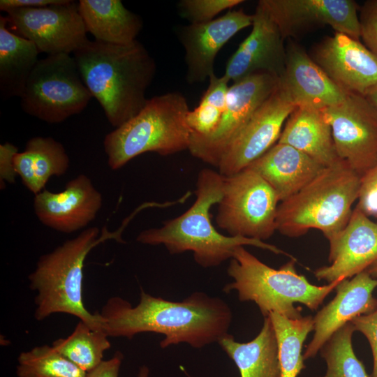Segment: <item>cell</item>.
Segmentation results:
<instances>
[{"instance_id":"3957f363","label":"cell","mask_w":377,"mask_h":377,"mask_svg":"<svg viewBox=\"0 0 377 377\" xmlns=\"http://www.w3.org/2000/svg\"><path fill=\"white\" fill-rule=\"evenodd\" d=\"M224 176L205 168L198 174L196 196L184 213L163 222L160 228L142 231L136 240L143 244L163 245L171 254L191 251L195 261L202 267H213L233 257L239 246H253L276 254L294 257L264 241L239 236H226L216 230L211 221L210 210L220 201Z\"/></svg>"},{"instance_id":"44dd1931","label":"cell","mask_w":377,"mask_h":377,"mask_svg":"<svg viewBox=\"0 0 377 377\" xmlns=\"http://www.w3.org/2000/svg\"><path fill=\"white\" fill-rule=\"evenodd\" d=\"M286 68L279 86L296 107L318 110L341 103L349 93L333 82L297 43L286 45Z\"/></svg>"},{"instance_id":"83f0119b","label":"cell","mask_w":377,"mask_h":377,"mask_svg":"<svg viewBox=\"0 0 377 377\" xmlns=\"http://www.w3.org/2000/svg\"><path fill=\"white\" fill-rule=\"evenodd\" d=\"M270 317L277 339L281 377H297L304 364L302 350L308 334L313 330V318L311 316L288 318L277 313Z\"/></svg>"},{"instance_id":"d6a6232c","label":"cell","mask_w":377,"mask_h":377,"mask_svg":"<svg viewBox=\"0 0 377 377\" xmlns=\"http://www.w3.org/2000/svg\"><path fill=\"white\" fill-rule=\"evenodd\" d=\"M243 2V0H181L177 8L180 16L190 24H202L214 20L219 13Z\"/></svg>"},{"instance_id":"4316f807","label":"cell","mask_w":377,"mask_h":377,"mask_svg":"<svg viewBox=\"0 0 377 377\" xmlns=\"http://www.w3.org/2000/svg\"><path fill=\"white\" fill-rule=\"evenodd\" d=\"M8 17L0 16V94L2 99L21 97L39 61V50L29 40L8 29Z\"/></svg>"},{"instance_id":"484cf974","label":"cell","mask_w":377,"mask_h":377,"mask_svg":"<svg viewBox=\"0 0 377 377\" xmlns=\"http://www.w3.org/2000/svg\"><path fill=\"white\" fill-rule=\"evenodd\" d=\"M234 361L241 377H281L279 346L270 317H264L260 332L252 341L237 342L226 334L218 341Z\"/></svg>"},{"instance_id":"836d02e7","label":"cell","mask_w":377,"mask_h":377,"mask_svg":"<svg viewBox=\"0 0 377 377\" xmlns=\"http://www.w3.org/2000/svg\"><path fill=\"white\" fill-rule=\"evenodd\" d=\"M369 217L377 219V163L361 176L356 207Z\"/></svg>"},{"instance_id":"7402d4cb","label":"cell","mask_w":377,"mask_h":377,"mask_svg":"<svg viewBox=\"0 0 377 377\" xmlns=\"http://www.w3.org/2000/svg\"><path fill=\"white\" fill-rule=\"evenodd\" d=\"M325 168L302 151L276 142L246 168L267 182L280 203L302 190Z\"/></svg>"},{"instance_id":"d590c367","label":"cell","mask_w":377,"mask_h":377,"mask_svg":"<svg viewBox=\"0 0 377 377\" xmlns=\"http://www.w3.org/2000/svg\"><path fill=\"white\" fill-rule=\"evenodd\" d=\"M350 323L355 330L364 334L370 344L373 355L371 377H377V309L369 314L359 316Z\"/></svg>"},{"instance_id":"f546056e","label":"cell","mask_w":377,"mask_h":377,"mask_svg":"<svg viewBox=\"0 0 377 377\" xmlns=\"http://www.w3.org/2000/svg\"><path fill=\"white\" fill-rule=\"evenodd\" d=\"M209 80L199 105L189 110L186 116L191 135L196 137L209 136L216 130L226 105L228 79L224 75L218 77L213 73Z\"/></svg>"},{"instance_id":"ffe728a7","label":"cell","mask_w":377,"mask_h":377,"mask_svg":"<svg viewBox=\"0 0 377 377\" xmlns=\"http://www.w3.org/2000/svg\"><path fill=\"white\" fill-rule=\"evenodd\" d=\"M376 288L377 279L367 270L341 280L335 288L334 299L313 317L314 334L306 346L304 360L315 357L332 334L353 318L376 311L377 299L373 295Z\"/></svg>"},{"instance_id":"5b68a950","label":"cell","mask_w":377,"mask_h":377,"mask_svg":"<svg viewBox=\"0 0 377 377\" xmlns=\"http://www.w3.org/2000/svg\"><path fill=\"white\" fill-rule=\"evenodd\" d=\"M361 176L340 160L279 204L276 230L297 237L317 229L330 239L347 225L357 200Z\"/></svg>"},{"instance_id":"74e56055","label":"cell","mask_w":377,"mask_h":377,"mask_svg":"<svg viewBox=\"0 0 377 377\" xmlns=\"http://www.w3.org/2000/svg\"><path fill=\"white\" fill-rule=\"evenodd\" d=\"M123 355L117 351L108 360H103L97 367L87 372L85 377H118Z\"/></svg>"},{"instance_id":"52a82bcc","label":"cell","mask_w":377,"mask_h":377,"mask_svg":"<svg viewBox=\"0 0 377 377\" xmlns=\"http://www.w3.org/2000/svg\"><path fill=\"white\" fill-rule=\"evenodd\" d=\"M186 98L169 92L148 99L142 110L103 140L108 165L116 170L146 152L161 156L188 149L191 131Z\"/></svg>"},{"instance_id":"d6986e66","label":"cell","mask_w":377,"mask_h":377,"mask_svg":"<svg viewBox=\"0 0 377 377\" xmlns=\"http://www.w3.org/2000/svg\"><path fill=\"white\" fill-rule=\"evenodd\" d=\"M102 205L101 193L88 176L81 174L69 181L61 192L44 189L36 195L34 209L43 225L68 234L87 226Z\"/></svg>"},{"instance_id":"b9f144b4","label":"cell","mask_w":377,"mask_h":377,"mask_svg":"<svg viewBox=\"0 0 377 377\" xmlns=\"http://www.w3.org/2000/svg\"><path fill=\"white\" fill-rule=\"evenodd\" d=\"M149 376V369L146 366H142L140 367L138 377H148Z\"/></svg>"},{"instance_id":"9a60e30c","label":"cell","mask_w":377,"mask_h":377,"mask_svg":"<svg viewBox=\"0 0 377 377\" xmlns=\"http://www.w3.org/2000/svg\"><path fill=\"white\" fill-rule=\"evenodd\" d=\"M311 58L348 93L366 96L377 85V57L358 40L335 32L318 43Z\"/></svg>"},{"instance_id":"60d3db41","label":"cell","mask_w":377,"mask_h":377,"mask_svg":"<svg viewBox=\"0 0 377 377\" xmlns=\"http://www.w3.org/2000/svg\"><path fill=\"white\" fill-rule=\"evenodd\" d=\"M367 271L370 274V275L375 279H377V261L374 263Z\"/></svg>"},{"instance_id":"7a4b0ae2","label":"cell","mask_w":377,"mask_h":377,"mask_svg":"<svg viewBox=\"0 0 377 377\" xmlns=\"http://www.w3.org/2000/svg\"><path fill=\"white\" fill-rule=\"evenodd\" d=\"M73 57L84 84L115 128L146 104V90L153 81L156 66L138 40L128 45L89 40L73 52Z\"/></svg>"},{"instance_id":"e0dca14e","label":"cell","mask_w":377,"mask_h":377,"mask_svg":"<svg viewBox=\"0 0 377 377\" xmlns=\"http://www.w3.org/2000/svg\"><path fill=\"white\" fill-rule=\"evenodd\" d=\"M328 241L330 265L315 270L318 280L350 279L377 261V223L357 207L345 228Z\"/></svg>"},{"instance_id":"d4e9b609","label":"cell","mask_w":377,"mask_h":377,"mask_svg":"<svg viewBox=\"0 0 377 377\" xmlns=\"http://www.w3.org/2000/svg\"><path fill=\"white\" fill-rule=\"evenodd\" d=\"M15 171L35 195L45 189L50 178L60 177L69 168L70 159L61 143L51 137H34L24 150L13 158Z\"/></svg>"},{"instance_id":"7c38bea8","label":"cell","mask_w":377,"mask_h":377,"mask_svg":"<svg viewBox=\"0 0 377 377\" xmlns=\"http://www.w3.org/2000/svg\"><path fill=\"white\" fill-rule=\"evenodd\" d=\"M9 22L22 37L35 44L47 55L74 52L89 40L79 12L78 3L38 8H20L6 12Z\"/></svg>"},{"instance_id":"1f68e13d","label":"cell","mask_w":377,"mask_h":377,"mask_svg":"<svg viewBox=\"0 0 377 377\" xmlns=\"http://www.w3.org/2000/svg\"><path fill=\"white\" fill-rule=\"evenodd\" d=\"M349 322L335 332L320 350L327 371L318 377H369L355 354L352 337L355 332Z\"/></svg>"},{"instance_id":"9c48e42d","label":"cell","mask_w":377,"mask_h":377,"mask_svg":"<svg viewBox=\"0 0 377 377\" xmlns=\"http://www.w3.org/2000/svg\"><path fill=\"white\" fill-rule=\"evenodd\" d=\"M279 204L276 193L267 182L253 170L245 168L224 177L216 222L229 236L264 241L276 231Z\"/></svg>"},{"instance_id":"2e32d148","label":"cell","mask_w":377,"mask_h":377,"mask_svg":"<svg viewBox=\"0 0 377 377\" xmlns=\"http://www.w3.org/2000/svg\"><path fill=\"white\" fill-rule=\"evenodd\" d=\"M252 30L229 59L223 75L233 82L257 73L280 78L286 68V47L278 27L258 2Z\"/></svg>"},{"instance_id":"4dcf8cb0","label":"cell","mask_w":377,"mask_h":377,"mask_svg":"<svg viewBox=\"0 0 377 377\" xmlns=\"http://www.w3.org/2000/svg\"><path fill=\"white\" fill-rule=\"evenodd\" d=\"M86 374L52 346H36L17 357V377H85Z\"/></svg>"},{"instance_id":"277c9868","label":"cell","mask_w":377,"mask_h":377,"mask_svg":"<svg viewBox=\"0 0 377 377\" xmlns=\"http://www.w3.org/2000/svg\"><path fill=\"white\" fill-rule=\"evenodd\" d=\"M295 261L290 259L276 269L239 246L227 269L233 281L226 284L223 291L235 290L241 302H255L264 317L277 313L288 318H299L302 316V308L295 307V303L316 310L341 280L321 286L313 285L298 274Z\"/></svg>"},{"instance_id":"6da1fadb","label":"cell","mask_w":377,"mask_h":377,"mask_svg":"<svg viewBox=\"0 0 377 377\" xmlns=\"http://www.w3.org/2000/svg\"><path fill=\"white\" fill-rule=\"evenodd\" d=\"M99 313L103 319V331L108 337L131 339L142 332H154L165 337L160 346L186 343L196 348L218 342L228 334L232 311L217 297L195 292L181 302L154 297L140 290L136 306L123 298L110 297Z\"/></svg>"},{"instance_id":"8992f818","label":"cell","mask_w":377,"mask_h":377,"mask_svg":"<svg viewBox=\"0 0 377 377\" xmlns=\"http://www.w3.org/2000/svg\"><path fill=\"white\" fill-rule=\"evenodd\" d=\"M99 235L98 227L87 228L39 258L28 277L30 288L36 292L34 317L37 320L57 313H68L94 330H103V319L99 311L90 313L82 299L84 260L94 246L108 238Z\"/></svg>"},{"instance_id":"ac0fdd59","label":"cell","mask_w":377,"mask_h":377,"mask_svg":"<svg viewBox=\"0 0 377 377\" xmlns=\"http://www.w3.org/2000/svg\"><path fill=\"white\" fill-rule=\"evenodd\" d=\"M253 15L242 10H230L208 22L180 27L178 38L185 50L186 81L202 82L214 73L215 58L237 32L252 25Z\"/></svg>"},{"instance_id":"603a6c76","label":"cell","mask_w":377,"mask_h":377,"mask_svg":"<svg viewBox=\"0 0 377 377\" xmlns=\"http://www.w3.org/2000/svg\"><path fill=\"white\" fill-rule=\"evenodd\" d=\"M277 142L302 151L325 168L341 160L331 127L320 110L296 108L286 120Z\"/></svg>"},{"instance_id":"e575fe53","label":"cell","mask_w":377,"mask_h":377,"mask_svg":"<svg viewBox=\"0 0 377 377\" xmlns=\"http://www.w3.org/2000/svg\"><path fill=\"white\" fill-rule=\"evenodd\" d=\"M360 38L377 57V0L366 1L360 8Z\"/></svg>"},{"instance_id":"30bf717a","label":"cell","mask_w":377,"mask_h":377,"mask_svg":"<svg viewBox=\"0 0 377 377\" xmlns=\"http://www.w3.org/2000/svg\"><path fill=\"white\" fill-rule=\"evenodd\" d=\"M279 78L257 73L234 82L229 87L226 105L216 130L209 136L191 135L192 156L218 167L223 154L256 110L279 86Z\"/></svg>"},{"instance_id":"f35d334b","label":"cell","mask_w":377,"mask_h":377,"mask_svg":"<svg viewBox=\"0 0 377 377\" xmlns=\"http://www.w3.org/2000/svg\"><path fill=\"white\" fill-rule=\"evenodd\" d=\"M67 0H1L0 10L6 12L20 8H38L64 3Z\"/></svg>"},{"instance_id":"8fae6325","label":"cell","mask_w":377,"mask_h":377,"mask_svg":"<svg viewBox=\"0 0 377 377\" xmlns=\"http://www.w3.org/2000/svg\"><path fill=\"white\" fill-rule=\"evenodd\" d=\"M322 112L339 158L363 175L377 163V108L366 96L349 93Z\"/></svg>"},{"instance_id":"5bb4252c","label":"cell","mask_w":377,"mask_h":377,"mask_svg":"<svg viewBox=\"0 0 377 377\" xmlns=\"http://www.w3.org/2000/svg\"><path fill=\"white\" fill-rule=\"evenodd\" d=\"M284 39L329 25L335 32L358 40V6L352 0H260Z\"/></svg>"},{"instance_id":"8d00e7d4","label":"cell","mask_w":377,"mask_h":377,"mask_svg":"<svg viewBox=\"0 0 377 377\" xmlns=\"http://www.w3.org/2000/svg\"><path fill=\"white\" fill-rule=\"evenodd\" d=\"M18 152L17 147L10 142L0 145V178L1 186H4V181L15 183L16 172L14 168L13 158Z\"/></svg>"},{"instance_id":"f1b7e54d","label":"cell","mask_w":377,"mask_h":377,"mask_svg":"<svg viewBox=\"0 0 377 377\" xmlns=\"http://www.w3.org/2000/svg\"><path fill=\"white\" fill-rule=\"evenodd\" d=\"M52 346L79 368L88 372L103 360L105 350L111 347L103 330H94L82 320L66 338H60Z\"/></svg>"},{"instance_id":"cb8c5ba5","label":"cell","mask_w":377,"mask_h":377,"mask_svg":"<svg viewBox=\"0 0 377 377\" xmlns=\"http://www.w3.org/2000/svg\"><path fill=\"white\" fill-rule=\"evenodd\" d=\"M78 6L87 31L96 40L128 45L137 40L142 28L140 17L126 8L120 0H80Z\"/></svg>"},{"instance_id":"4fadbf2b","label":"cell","mask_w":377,"mask_h":377,"mask_svg":"<svg viewBox=\"0 0 377 377\" xmlns=\"http://www.w3.org/2000/svg\"><path fill=\"white\" fill-rule=\"evenodd\" d=\"M295 108L279 83L223 154L217 167L219 173L224 177L237 173L267 151L278 142Z\"/></svg>"},{"instance_id":"ab89813d","label":"cell","mask_w":377,"mask_h":377,"mask_svg":"<svg viewBox=\"0 0 377 377\" xmlns=\"http://www.w3.org/2000/svg\"><path fill=\"white\" fill-rule=\"evenodd\" d=\"M366 97L377 108V85L369 91Z\"/></svg>"},{"instance_id":"ba28073f","label":"cell","mask_w":377,"mask_h":377,"mask_svg":"<svg viewBox=\"0 0 377 377\" xmlns=\"http://www.w3.org/2000/svg\"><path fill=\"white\" fill-rule=\"evenodd\" d=\"M91 98L74 57L62 53L39 59L20 97V105L32 117L58 124L80 113Z\"/></svg>"}]
</instances>
